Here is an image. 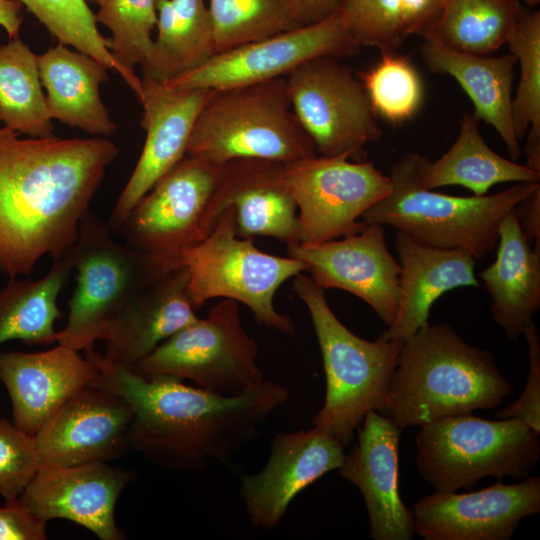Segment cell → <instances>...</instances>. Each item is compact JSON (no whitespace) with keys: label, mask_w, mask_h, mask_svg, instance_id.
<instances>
[{"label":"cell","mask_w":540,"mask_h":540,"mask_svg":"<svg viewBox=\"0 0 540 540\" xmlns=\"http://www.w3.org/2000/svg\"><path fill=\"white\" fill-rule=\"evenodd\" d=\"M21 136L0 126V272L9 279L68 253L119 153L106 137Z\"/></svg>","instance_id":"cell-1"},{"label":"cell","mask_w":540,"mask_h":540,"mask_svg":"<svg viewBox=\"0 0 540 540\" xmlns=\"http://www.w3.org/2000/svg\"><path fill=\"white\" fill-rule=\"evenodd\" d=\"M89 385L128 401L134 412L129 448L173 472L203 471L210 461L230 466L290 396L286 386L272 380L227 396L174 377L147 379L124 368L100 369Z\"/></svg>","instance_id":"cell-2"},{"label":"cell","mask_w":540,"mask_h":540,"mask_svg":"<svg viewBox=\"0 0 540 540\" xmlns=\"http://www.w3.org/2000/svg\"><path fill=\"white\" fill-rule=\"evenodd\" d=\"M512 389L489 351L465 342L448 324L426 323L403 341L387 410L400 429L498 407Z\"/></svg>","instance_id":"cell-3"},{"label":"cell","mask_w":540,"mask_h":540,"mask_svg":"<svg viewBox=\"0 0 540 540\" xmlns=\"http://www.w3.org/2000/svg\"><path fill=\"white\" fill-rule=\"evenodd\" d=\"M428 160L412 152L398 159L390 168L391 192L361 221L394 227L428 246L463 248L480 259L497 247L503 218L540 187L521 182L492 195H447L422 185Z\"/></svg>","instance_id":"cell-4"},{"label":"cell","mask_w":540,"mask_h":540,"mask_svg":"<svg viewBox=\"0 0 540 540\" xmlns=\"http://www.w3.org/2000/svg\"><path fill=\"white\" fill-rule=\"evenodd\" d=\"M293 278V290L310 314L325 372V399L313 424L347 446L369 411L385 415L403 342L360 338L336 317L325 290L311 277L299 273Z\"/></svg>","instance_id":"cell-5"},{"label":"cell","mask_w":540,"mask_h":540,"mask_svg":"<svg viewBox=\"0 0 540 540\" xmlns=\"http://www.w3.org/2000/svg\"><path fill=\"white\" fill-rule=\"evenodd\" d=\"M316 155L292 110L286 77L212 89L186 151L216 163L244 158L287 163Z\"/></svg>","instance_id":"cell-6"},{"label":"cell","mask_w":540,"mask_h":540,"mask_svg":"<svg viewBox=\"0 0 540 540\" xmlns=\"http://www.w3.org/2000/svg\"><path fill=\"white\" fill-rule=\"evenodd\" d=\"M108 223L88 211L78 239L69 250L76 287L68 301V319L57 343L74 350L91 349L105 339L120 312L145 288L178 268L117 242Z\"/></svg>","instance_id":"cell-7"},{"label":"cell","mask_w":540,"mask_h":540,"mask_svg":"<svg viewBox=\"0 0 540 540\" xmlns=\"http://www.w3.org/2000/svg\"><path fill=\"white\" fill-rule=\"evenodd\" d=\"M538 435L517 419L485 420L471 414L420 426L415 466L435 491L456 492L491 476L522 480L540 456Z\"/></svg>","instance_id":"cell-8"},{"label":"cell","mask_w":540,"mask_h":540,"mask_svg":"<svg viewBox=\"0 0 540 540\" xmlns=\"http://www.w3.org/2000/svg\"><path fill=\"white\" fill-rule=\"evenodd\" d=\"M179 265L188 272V295L196 310L213 298L232 299L246 305L259 324L295 335L291 317L279 313L273 299L280 286L307 265L265 253L253 238L240 237L233 207L221 213L202 241L181 254Z\"/></svg>","instance_id":"cell-9"},{"label":"cell","mask_w":540,"mask_h":540,"mask_svg":"<svg viewBox=\"0 0 540 540\" xmlns=\"http://www.w3.org/2000/svg\"><path fill=\"white\" fill-rule=\"evenodd\" d=\"M258 346L242 326L238 303L223 299L158 345L130 370L144 377L190 380L227 396L244 393L264 380Z\"/></svg>","instance_id":"cell-10"},{"label":"cell","mask_w":540,"mask_h":540,"mask_svg":"<svg viewBox=\"0 0 540 540\" xmlns=\"http://www.w3.org/2000/svg\"><path fill=\"white\" fill-rule=\"evenodd\" d=\"M291 107L317 155L367 160L366 145L383 135L366 91L338 58L309 59L286 76Z\"/></svg>","instance_id":"cell-11"},{"label":"cell","mask_w":540,"mask_h":540,"mask_svg":"<svg viewBox=\"0 0 540 540\" xmlns=\"http://www.w3.org/2000/svg\"><path fill=\"white\" fill-rule=\"evenodd\" d=\"M226 163L185 156L137 202L119 234L124 243L179 267L213 229L210 208Z\"/></svg>","instance_id":"cell-12"},{"label":"cell","mask_w":540,"mask_h":540,"mask_svg":"<svg viewBox=\"0 0 540 540\" xmlns=\"http://www.w3.org/2000/svg\"><path fill=\"white\" fill-rule=\"evenodd\" d=\"M298 208L299 243L316 244L360 231L361 216L392 190L372 161L316 155L284 163Z\"/></svg>","instance_id":"cell-13"},{"label":"cell","mask_w":540,"mask_h":540,"mask_svg":"<svg viewBox=\"0 0 540 540\" xmlns=\"http://www.w3.org/2000/svg\"><path fill=\"white\" fill-rule=\"evenodd\" d=\"M337 11L322 21L213 54L167 82L173 89H222L286 77L319 56L350 57L361 51Z\"/></svg>","instance_id":"cell-14"},{"label":"cell","mask_w":540,"mask_h":540,"mask_svg":"<svg viewBox=\"0 0 540 540\" xmlns=\"http://www.w3.org/2000/svg\"><path fill=\"white\" fill-rule=\"evenodd\" d=\"M287 253L307 265L311 279L323 290L341 289L357 296L387 327L395 320L401 266L387 247L383 225L366 223L339 239L288 245Z\"/></svg>","instance_id":"cell-15"},{"label":"cell","mask_w":540,"mask_h":540,"mask_svg":"<svg viewBox=\"0 0 540 540\" xmlns=\"http://www.w3.org/2000/svg\"><path fill=\"white\" fill-rule=\"evenodd\" d=\"M133 416L131 405L119 394L85 386L34 435L39 465L69 466L120 458L129 449Z\"/></svg>","instance_id":"cell-16"},{"label":"cell","mask_w":540,"mask_h":540,"mask_svg":"<svg viewBox=\"0 0 540 540\" xmlns=\"http://www.w3.org/2000/svg\"><path fill=\"white\" fill-rule=\"evenodd\" d=\"M540 511V478L500 480L469 493L439 492L412 510L415 533L425 540H508L523 518Z\"/></svg>","instance_id":"cell-17"},{"label":"cell","mask_w":540,"mask_h":540,"mask_svg":"<svg viewBox=\"0 0 540 540\" xmlns=\"http://www.w3.org/2000/svg\"><path fill=\"white\" fill-rule=\"evenodd\" d=\"M138 100L146 131L142 152L108 218L118 233L137 202L185 156L197 116L212 89H173L143 76Z\"/></svg>","instance_id":"cell-18"},{"label":"cell","mask_w":540,"mask_h":540,"mask_svg":"<svg viewBox=\"0 0 540 540\" xmlns=\"http://www.w3.org/2000/svg\"><path fill=\"white\" fill-rule=\"evenodd\" d=\"M344 447L316 426L276 433L265 466L241 476L240 495L251 525L268 531L276 527L300 492L341 467Z\"/></svg>","instance_id":"cell-19"},{"label":"cell","mask_w":540,"mask_h":540,"mask_svg":"<svg viewBox=\"0 0 540 540\" xmlns=\"http://www.w3.org/2000/svg\"><path fill=\"white\" fill-rule=\"evenodd\" d=\"M134 477V471L106 462L39 465L18 499L46 522L65 519L101 540H123L125 534L115 522V506Z\"/></svg>","instance_id":"cell-20"},{"label":"cell","mask_w":540,"mask_h":540,"mask_svg":"<svg viewBox=\"0 0 540 540\" xmlns=\"http://www.w3.org/2000/svg\"><path fill=\"white\" fill-rule=\"evenodd\" d=\"M358 440L339 474L361 492L374 540H411L413 513L399 493L400 429L389 417L369 411L356 430Z\"/></svg>","instance_id":"cell-21"},{"label":"cell","mask_w":540,"mask_h":540,"mask_svg":"<svg viewBox=\"0 0 540 540\" xmlns=\"http://www.w3.org/2000/svg\"><path fill=\"white\" fill-rule=\"evenodd\" d=\"M228 207L235 210L240 237H273L286 246L299 243L298 208L284 163L256 158L227 162L211 203L213 227Z\"/></svg>","instance_id":"cell-22"},{"label":"cell","mask_w":540,"mask_h":540,"mask_svg":"<svg viewBox=\"0 0 540 540\" xmlns=\"http://www.w3.org/2000/svg\"><path fill=\"white\" fill-rule=\"evenodd\" d=\"M188 272L180 266L150 284L117 316L102 356L87 349L97 369H131L158 345L199 317L187 290Z\"/></svg>","instance_id":"cell-23"},{"label":"cell","mask_w":540,"mask_h":540,"mask_svg":"<svg viewBox=\"0 0 540 540\" xmlns=\"http://www.w3.org/2000/svg\"><path fill=\"white\" fill-rule=\"evenodd\" d=\"M98 373L90 359L61 344L34 353L0 351V380L11 400L13 423L31 436Z\"/></svg>","instance_id":"cell-24"},{"label":"cell","mask_w":540,"mask_h":540,"mask_svg":"<svg viewBox=\"0 0 540 540\" xmlns=\"http://www.w3.org/2000/svg\"><path fill=\"white\" fill-rule=\"evenodd\" d=\"M399 301L395 320L378 338L403 342L428 323L434 302L460 287H478L474 256L463 248L428 246L397 231Z\"/></svg>","instance_id":"cell-25"},{"label":"cell","mask_w":540,"mask_h":540,"mask_svg":"<svg viewBox=\"0 0 540 540\" xmlns=\"http://www.w3.org/2000/svg\"><path fill=\"white\" fill-rule=\"evenodd\" d=\"M46 107L52 120L94 137L112 135L117 125L104 104L101 85L109 68L92 56L63 43L37 55Z\"/></svg>","instance_id":"cell-26"},{"label":"cell","mask_w":540,"mask_h":540,"mask_svg":"<svg viewBox=\"0 0 540 540\" xmlns=\"http://www.w3.org/2000/svg\"><path fill=\"white\" fill-rule=\"evenodd\" d=\"M480 277L492 315L510 340L524 335L540 305V247L524 234L516 208L498 228L497 256Z\"/></svg>","instance_id":"cell-27"},{"label":"cell","mask_w":540,"mask_h":540,"mask_svg":"<svg viewBox=\"0 0 540 540\" xmlns=\"http://www.w3.org/2000/svg\"><path fill=\"white\" fill-rule=\"evenodd\" d=\"M420 52L430 71L451 76L459 83L473 103V117L491 125L512 160H518L522 152L511 115L516 57L512 53L497 57L463 53L428 39H424Z\"/></svg>","instance_id":"cell-28"},{"label":"cell","mask_w":540,"mask_h":540,"mask_svg":"<svg viewBox=\"0 0 540 540\" xmlns=\"http://www.w3.org/2000/svg\"><path fill=\"white\" fill-rule=\"evenodd\" d=\"M157 36L143 76L167 82L215 54L214 28L204 0H156Z\"/></svg>","instance_id":"cell-29"},{"label":"cell","mask_w":540,"mask_h":540,"mask_svg":"<svg viewBox=\"0 0 540 540\" xmlns=\"http://www.w3.org/2000/svg\"><path fill=\"white\" fill-rule=\"evenodd\" d=\"M505 182L539 183L540 172L494 152L484 141L478 121L468 113L453 145L436 161L426 162L421 179L428 189L460 185L473 195H485L493 185Z\"/></svg>","instance_id":"cell-30"},{"label":"cell","mask_w":540,"mask_h":540,"mask_svg":"<svg viewBox=\"0 0 540 540\" xmlns=\"http://www.w3.org/2000/svg\"><path fill=\"white\" fill-rule=\"evenodd\" d=\"M73 271L70 251L53 260L40 279L10 278L0 289V344L20 340L29 345L57 342L56 320L62 316L58 296Z\"/></svg>","instance_id":"cell-31"},{"label":"cell","mask_w":540,"mask_h":540,"mask_svg":"<svg viewBox=\"0 0 540 540\" xmlns=\"http://www.w3.org/2000/svg\"><path fill=\"white\" fill-rule=\"evenodd\" d=\"M37 54L19 37L0 46V123L19 135L54 136Z\"/></svg>","instance_id":"cell-32"},{"label":"cell","mask_w":540,"mask_h":540,"mask_svg":"<svg viewBox=\"0 0 540 540\" xmlns=\"http://www.w3.org/2000/svg\"><path fill=\"white\" fill-rule=\"evenodd\" d=\"M521 7L519 0H446L425 39L463 53L490 55L507 44Z\"/></svg>","instance_id":"cell-33"},{"label":"cell","mask_w":540,"mask_h":540,"mask_svg":"<svg viewBox=\"0 0 540 540\" xmlns=\"http://www.w3.org/2000/svg\"><path fill=\"white\" fill-rule=\"evenodd\" d=\"M507 44L520 64L511 115L520 142L527 135L526 166L540 172V11L522 6Z\"/></svg>","instance_id":"cell-34"},{"label":"cell","mask_w":540,"mask_h":540,"mask_svg":"<svg viewBox=\"0 0 540 540\" xmlns=\"http://www.w3.org/2000/svg\"><path fill=\"white\" fill-rule=\"evenodd\" d=\"M59 42L86 53L118 73L137 92L140 78L127 74L112 57L108 38L99 31L95 14L86 0H17Z\"/></svg>","instance_id":"cell-35"},{"label":"cell","mask_w":540,"mask_h":540,"mask_svg":"<svg viewBox=\"0 0 540 540\" xmlns=\"http://www.w3.org/2000/svg\"><path fill=\"white\" fill-rule=\"evenodd\" d=\"M215 53L301 27L285 0H209Z\"/></svg>","instance_id":"cell-36"},{"label":"cell","mask_w":540,"mask_h":540,"mask_svg":"<svg viewBox=\"0 0 540 540\" xmlns=\"http://www.w3.org/2000/svg\"><path fill=\"white\" fill-rule=\"evenodd\" d=\"M95 18L111 32L112 57L127 74L139 78L134 69L146 64L153 49L156 0H105Z\"/></svg>","instance_id":"cell-37"},{"label":"cell","mask_w":540,"mask_h":540,"mask_svg":"<svg viewBox=\"0 0 540 540\" xmlns=\"http://www.w3.org/2000/svg\"><path fill=\"white\" fill-rule=\"evenodd\" d=\"M377 116L399 124L412 118L424 100V85L411 61L393 52H381L380 60L359 75Z\"/></svg>","instance_id":"cell-38"},{"label":"cell","mask_w":540,"mask_h":540,"mask_svg":"<svg viewBox=\"0 0 540 540\" xmlns=\"http://www.w3.org/2000/svg\"><path fill=\"white\" fill-rule=\"evenodd\" d=\"M338 11L350 37L361 47L394 52L407 38L401 0H340Z\"/></svg>","instance_id":"cell-39"},{"label":"cell","mask_w":540,"mask_h":540,"mask_svg":"<svg viewBox=\"0 0 540 540\" xmlns=\"http://www.w3.org/2000/svg\"><path fill=\"white\" fill-rule=\"evenodd\" d=\"M39 466L34 436L0 417V495L19 498Z\"/></svg>","instance_id":"cell-40"},{"label":"cell","mask_w":540,"mask_h":540,"mask_svg":"<svg viewBox=\"0 0 540 540\" xmlns=\"http://www.w3.org/2000/svg\"><path fill=\"white\" fill-rule=\"evenodd\" d=\"M528 344L529 371L525 388L518 399L496 412L499 419H517L524 422L534 433H540V344L535 323H531L524 335Z\"/></svg>","instance_id":"cell-41"},{"label":"cell","mask_w":540,"mask_h":540,"mask_svg":"<svg viewBox=\"0 0 540 540\" xmlns=\"http://www.w3.org/2000/svg\"><path fill=\"white\" fill-rule=\"evenodd\" d=\"M46 521L19 499L0 507V540H46Z\"/></svg>","instance_id":"cell-42"},{"label":"cell","mask_w":540,"mask_h":540,"mask_svg":"<svg viewBox=\"0 0 540 540\" xmlns=\"http://www.w3.org/2000/svg\"><path fill=\"white\" fill-rule=\"evenodd\" d=\"M445 2L446 0H401L406 36L427 38L442 15Z\"/></svg>","instance_id":"cell-43"},{"label":"cell","mask_w":540,"mask_h":540,"mask_svg":"<svg viewBox=\"0 0 540 540\" xmlns=\"http://www.w3.org/2000/svg\"><path fill=\"white\" fill-rule=\"evenodd\" d=\"M340 0H285L287 7L300 26L324 20L339 9Z\"/></svg>","instance_id":"cell-44"},{"label":"cell","mask_w":540,"mask_h":540,"mask_svg":"<svg viewBox=\"0 0 540 540\" xmlns=\"http://www.w3.org/2000/svg\"><path fill=\"white\" fill-rule=\"evenodd\" d=\"M522 230L530 242L540 247V187L516 208Z\"/></svg>","instance_id":"cell-45"},{"label":"cell","mask_w":540,"mask_h":540,"mask_svg":"<svg viewBox=\"0 0 540 540\" xmlns=\"http://www.w3.org/2000/svg\"><path fill=\"white\" fill-rule=\"evenodd\" d=\"M22 4L17 0H0V26L9 39L19 37L22 25Z\"/></svg>","instance_id":"cell-46"},{"label":"cell","mask_w":540,"mask_h":540,"mask_svg":"<svg viewBox=\"0 0 540 540\" xmlns=\"http://www.w3.org/2000/svg\"><path fill=\"white\" fill-rule=\"evenodd\" d=\"M528 6L534 7L539 3L540 0H523Z\"/></svg>","instance_id":"cell-47"},{"label":"cell","mask_w":540,"mask_h":540,"mask_svg":"<svg viewBox=\"0 0 540 540\" xmlns=\"http://www.w3.org/2000/svg\"><path fill=\"white\" fill-rule=\"evenodd\" d=\"M87 2H92V3H95L97 5H100L102 4L105 0H86Z\"/></svg>","instance_id":"cell-48"}]
</instances>
